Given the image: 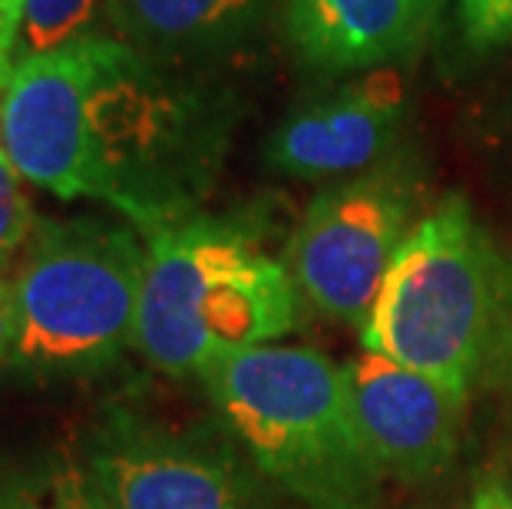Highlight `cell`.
I'll return each mask as SVG.
<instances>
[{
	"instance_id": "cell-17",
	"label": "cell",
	"mask_w": 512,
	"mask_h": 509,
	"mask_svg": "<svg viewBox=\"0 0 512 509\" xmlns=\"http://www.w3.org/2000/svg\"><path fill=\"white\" fill-rule=\"evenodd\" d=\"M466 509H512V490L506 483L489 480L473 493V500Z\"/></svg>"
},
{
	"instance_id": "cell-10",
	"label": "cell",
	"mask_w": 512,
	"mask_h": 509,
	"mask_svg": "<svg viewBox=\"0 0 512 509\" xmlns=\"http://www.w3.org/2000/svg\"><path fill=\"white\" fill-rule=\"evenodd\" d=\"M433 0H288V37L321 73L384 67L427 40Z\"/></svg>"
},
{
	"instance_id": "cell-3",
	"label": "cell",
	"mask_w": 512,
	"mask_h": 509,
	"mask_svg": "<svg viewBox=\"0 0 512 509\" xmlns=\"http://www.w3.org/2000/svg\"><path fill=\"white\" fill-rule=\"evenodd\" d=\"M361 344L463 397L496 374L512 351V258L466 199L450 196L413 225Z\"/></svg>"
},
{
	"instance_id": "cell-18",
	"label": "cell",
	"mask_w": 512,
	"mask_h": 509,
	"mask_svg": "<svg viewBox=\"0 0 512 509\" xmlns=\"http://www.w3.org/2000/svg\"><path fill=\"white\" fill-rule=\"evenodd\" d=\"M24 27V0H0V40L14 43Z\"/></svg>"
},
{
	"instance_id": "cell-19",
	"label": "cell",
	"mask_w": 512,
	"mask_h": 509,
	"mask_svg": "<svg viewBox=\"0 0 512 509\" xmlns=\"http://www.w3.org/2000/svg\"><path fill=\"white\" fill-rule=\"evenodd\" d=\"M433 4H437V7H443V0H433Z\"/></svg>"
},
{
	"instance_id": "cell-7",
	"label": "cell",
	"mask_w": 512,
	"mask_h": 509,
	"mask_svg": "<svg viewBox=\"0 0 512 509\" xmlns=\"http://www.w3.org/2000/svg\"><path fill=\"white\" fill-rule=\"evenodd\" d=\"M410 215V186L390 172H367L314 196L288 245L294 285L321 314L364 328L413 232Z\"/></svg>"
},
{
	"instance_id": "cell-4",
	"label": "cell",
	"mask_w": 512,
	"mask_h": 509,
	"mask_svg": "<svg viewBox=\"0 0 512 509\" xmlns=\"http://www.w3.org/2000/svg\"><path fill=\"white\" fill-rule=\"evenodd\" d=\"M202 387L248 463L311 509H374L384 473L357 427L344 364L294 344L222 357Z\"/></svg>"
},
{
	"instance_id": "cell-14",
	"label": "cell",
	"mask_w": 512,
	"mask_h": 509,
	"mask_svg": "<svg viewBox=\"0 0 512 509\" xmlns=\"http://www.w3.org/2000/svg\"><path fill=\"white\" fill-rule=\"evenodd\" d=\"M34 229H37V219L24 196V189H20V172L14 169V162L7 159L4 146H0V262H4L7 255H14Z\"/></svg>"
},
{
	"instance_id": "cell-12",
	"label": "cell",
	"mask_w": 512,
	"mask_h": 509,
	"mask_svg": "<svg viewBox=\"0 0 512 509\" xmlns=\"http://www.w3.org/2000/svg\"><path fill=\"white\" fill-rule=\"evenodd\" d=\"M0 509H110L80 460H47L0 476Z\"/></svg>"
},
{
	"instance_id": "cell-11",
	"label": "cell",
	"mask_w": 512,
	"mask_h": 509,
	"mask_svg": "<svg viewBox=\"0 0 512 509\" xmlns=\"http://www.w3.org/2000/svg\"><path fill=\"white\" fill-rule=\"evenodd\" d=\"M106 20L129 47L159 60L195 63L248 43L275 0H103Z\"/></svg>"
},
{
	"instance_id": "cell-15",
	"label": "cell",
	"mask_w": 512,
	"mask_h": 509,
	"mask_svg": "<svg viewBox=\"0 0 512 509\" xmlns=\"http://www.w3.org/2000/svg\"><path fill=\"white\" fill-rule=\"evenodd\" d=\"M460 24L476 50L512 43V0H460Z\"/></svg>"
},
{
	"instance_id": "cell-6",
	"label": "cell",
	"mask_w": 512,
	"mask_h": 509,
	"mask_svg": "<svg viewBox=\"0 0 512 509\" xmlns=\"http://www.w3.org/2000/svg\"><path fill=\"white\" fill-rule=\"evenodd\" d=\"M80 463L110 509H271L261 476L235 440L106 410Z\"/></svg>"
},
{
	"instance_id": "cell-9",
	"label": "cell",
	"mask_w": 512,
	"mask_h": 509,
	"mask_svg": "<svg viewBox=\"0 0 512 509\" xmlns=\"http://www.w3.org/2000/svg\"><path fill=\"white\" fill-rule=\"evenodd\" d=\"M403 129V83L397 70L301 103L268 139V166L294 179H334L377 166Z\"/></svg>"
},
{
	"instance_id": "cell-13",
	"label": "cell",
	"mask_w": 512,
	"mask_h": 509,
	"mask_svg": "<svg viewBox=\"0 0 512 509\" xmlns=\"http://www.w3.org/2000/svg\"><path fill=\"white\" fill-rule=\"evenodd\" d=\"M96 0H24V53H50L83 37L80 30L90 24Z\"/></svg>"
},
{
	"instance_id": "cell-8",
	"label": "cell",
	"mask_w": 512,
	"mask_h": 509,
	"mask_svg": "<svg viewBox=\"0 0 512 509\" xmlns=\"http://www.w3.org/2000/svg\"><path fill=\"white\" fill-rule=\"evenodd\" d=\"M344 377L357 427L380 473L420 480L453 460L463 394L374 351L347 361Z\"/></svg>"
},
{
	"instance_id": "cell-2",
	"label": "cell",
	"mask_w": 512,
	"mask_h": 509,
	"mask_svg": "<svg viewBox=\"0 0 512 509\" xmlns=\"http://www.w3.org/2000/svg\"><path fill=\"white\" fill-rule=\"evenodd\" d=\"M298 295L248 215L192 212L146 235L136 348L159 374L202 377L222 357L285 338Z\"/></svg>"
},
{
	"instance_id": "cell-5",
	"label": "cell",
	"mask_w": 512,
	"mask_h": 509,
	"mask_svg": "<svg viewBox=\"0 0 512 509\" xmlns=\"http://www.w3.org/2000/svg\"><path fill=\"white\" fill-rule=\"evenodd\" d=\"M146 245L110 219L37 222L14 285L10 367L30 377H86L136 348Z\"/></svg>"
},
{
	"instance_id": "cell-1",
	"label": "cell",
	"mask_w": 512,
	"mask_h": 509,
	"mask_svg": "<svg viewBox=\"0 0 512 509\" xmlns=\"http://www.w3.org/2000/svg\"><path fill=\"white\" fill-rule=\"evenodd\" d=\"M189 67L103 34L24 57L0 103V146L20 179L106 202L152 235L195 212L232 133V96Z\"/></svg>"
},
{
	"instance_id": "cell-16",
	"label": "cell",
	"mask_w": 512,
	"mask_h": 509,
	"mask_svg": "<svg viewBox=\"0 0 512 509\" xmlns=\"http://www.w3.org/2000/svg\"><path fill=\"white\" fill-rule=\"evenodd\" d=\"M17 334V311H14V285L0 281V364L10 361Z\"/></svg>"
}]
</instances>
